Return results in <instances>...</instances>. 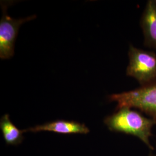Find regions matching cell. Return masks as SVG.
I'll return each instance as SVG.
<instances>
[{
    "label": "cell",
    "instance_id": "cell-2",
    "mask_svg": "<svg viewBox=\"0 0 156 156\" xmlns=\"http://www.w3.org/2000/svg\"><path fill=\"white\" fill-rule=\"evenodd\" d=\"M109 100L117 102L116 109L136 108L156 119V80L136 89L111 95Z\"/></svg>",
    "mask_w": 156,
    "mask_h": 156
},
{
    "label": "cell",
    "instance_id": "cell-6",
    "mask_svg": "<svg viewBox=\"0 0 156 156\" xmlns=\"http://www.w3.org/2000/svg\"><path fill=\"white\" fill-rule=\"evenodd\" d=\"M50 131L60 134H88L89 129L84 124L73 121L57 120L52 122L38 125L34 127L23 129V132L37 133L39 131Z\"/></svg>",
    "mask_w": 156,
    "mask_h": 156
},
{
    "label": "cell",
    "instance_id": "cell-1",
    "mask_svg": "<svg viewBox=\"0 0 156 156\" xmlns=\"http://www.w3.org/2000/svg\"><path fill=\"white\" fill-rule=\"evenodd\" d=\"M131 109L124 107L117 109L116 113L105 117L104 123L110 131L135 136L149 148L153 149L150 138L156 119L145 117Z\"/></svg>",
    "mask_w": 156,
    "mask_h": 156
},
{
    "label": "cell",
    "instance_id": "cell-4",
    "mask_svg": "<svg viewBox=\"0 0 156 156\" xmlns=\"http://www.w3.org/2000/svg\"><path fill=\"white\" fill-rule=\"evenodd\" d=\"M9 3L1 2L3 11L0 21V57L1 59L10 58L13 56L15 42L20 26L23 23L36 17L35 15H33L20 19L12 18L7 13Z\"/></svg>",
    "mask_w": 156,
    "mask_h": 156
},
{
    "label": "cell",
    "instance_id": "cell-5",
    "mask_svg": "<svg viewBox=\"0 0 156 156\" xmlns=\"http://www.w3.org/2000/svg\"><path fill=\"white\" fill-rule=\"evenodd\" d=\"M144 45L156 50V0L147 1L140 18Z\"/></svg>",
    "mask_w": 156,
    "mask_h": 156
},
{
    "label": "cell",
    "instance_id": "cell-7",
    "mask_svg": "<svg viewBox=\"0 0 156 156\" xmlns=\"http://www.w3.org/2000/svg\"><path fill=\"white\" fill-rule=\"evenodd\" d=\"M0 128L4 139L8 145H18L22 142L24 137L22 131L19 129L12 123L9 115L5 114L0 120Z\"/></svg>",
    "mask_w": 156,
    "mask_h": 156
},
{
    "label": "cell",
    "instance_id": "cell-8",
    "mask_svg": "<svg viewBox=\"0 0 156 156\" xmlns=\"http://www.w3.org/2000/svg\"><path fill=\"white\" fill-rule=\"evenodd\" d=\"M150 156H156V155H155V154H151Z\"/></svg>",
    "mask_w": 156,
    "mask_h": 156
},
{
    "label": "cell",
    "instance_id": "cell-3",
    "mask_svg": "<svg viewBox=\"0 0 156 156\" xmlns=\"http://www.w3.org/2000/svg\"><path fill=\"white\" fill-rule=\"evenodd\" d=\"M129 64L126 74L135 79L141 86L156 80V54L129 45Z\"/></svg>",
    "mask_w": 156,
    "mask_h": 156
}]
</instances>
